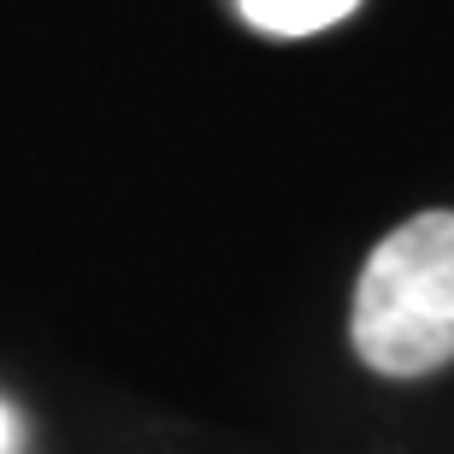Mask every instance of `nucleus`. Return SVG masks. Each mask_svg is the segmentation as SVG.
<instances>
[{
  "instance_id": "f257e3e1",
  "label": "nucleus",
  "mask_w": 454,
  "mask_h": 454,
  "mask_svg": "<svg viewBox=\"0 0 454 454\" xmlns=\"http://www.w3.org/2000/svg\"><path fill=\"white\" fill-rule=\"evenodd\" d=\"M354 354L384 378L454 360V213H419L372 248L354 289Z\"/></svg>"
},
{
  "instance_id": "7ed1b4c3",
  "label": "nucleus",
  "mask_w": 454,
  "mask_h": 454,
  "mask_svg": "<svg viewBox=\"0 0 454 454\" xmlns=\"http://www.w3.org/2000/svg\"><path fill=\"white\" fill-rule=\"evenodd\" d=\"M0 454H12V413H6V402H0Z\"/></svg>"
},
{
  "instance_id": "f03ea898",
  "label": "nucleus",
  "mask_w": 454,
  "mask_h": 454,
  "mask_svg": "<svg viewBox=\"0 0 454 454\" xmlns=\"http://www.w3.org/2000/svg\"><path fill=\"white\" fill-rule=\"evenodd\" d=\"M236 6L266 35H319L325 24L348 18L360 0H236Z\"/></svg>"
}]
</instances>
